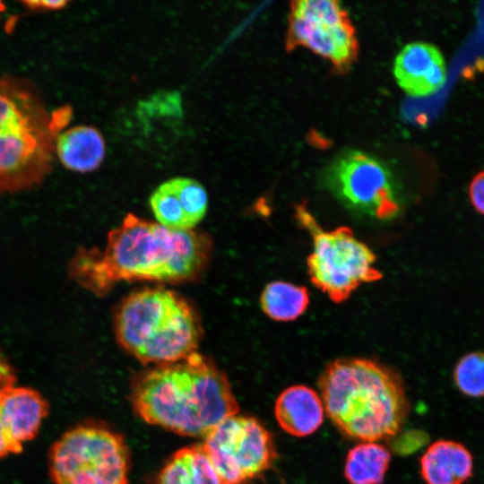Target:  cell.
<instances>
[{"label":"cell","mask_w":484,"mask_h":484,"mask_svg":"<svg viewBox=\"0 0 484 484\" xmlns=\"http://www.w3.org/2000/svg\"><path fill=\"white\" fill-rule=\"evenodd\" d=\"M209 237L192 229H170L127 214L112 229L103 251L82 250L73 257V280L102 296L123 281L181 282L194 280L207 265Z\"/></svg>","instance_id":"obj_1"},{"label":"cell","mask_w":484,"mask_h":484,"mask_svg":"<svg viewBox=\"0 0 484 484\" xmlns=\"http://www.w3.org/2000/svg\"><path fill=\"white\" fill-rule=\"evenodd\" d=\"M130 398L147 423L189 436H205L239 409L226 374L197 352L141 374Z\"/></svg>","instance_id":"obj_2"},{"label":"cell","mask_w":484,"mask_h":484,"mask_svg":"<svg viewBox=\"0 0 484 484\" xmlns=\"http://www.w3.org/2000/svg\"><path fill=\"white\" fill-rule=\"evenodd\" d=\"M324 411L345 436L377 442L396 435L409 412L400 375L364 358L331 361L318 379Z\"/></svg>","instance_id":"obj_3"},{"label":"cell","mask_w":484,"mask_h":484,"mask_svg":"<svg viewBox=\"0 0 484 484\" xmlns=\"http://www.w3.org/2000/svg\"><path fill=\"white\" fill-rule=\"evenodd\" d=\"M57 130L53 114L29 86L0 78V192L24 190L45 178Z\"/></svg>","instance_id":"obj_4"},{"label":"cell","mask_w":484,"mask_h":484,"mask_svg":"<svg viewBox=\"0 0 484 484\" xmlns=\"http://www.w3.org/2000/svg\"><path fill=\"white\" fill-rule=\"evenodd\" d=\"M115 333L141 362L164 365L196 352L201 327L181 296L155 288L133 292L122 301L115 315Z\"/></svg>","instance_id":"obj_5"},{"label":"cell","mask_w":484,"mask_h":484,"mask_svg":"<svg viewBox=\"0 0 484 484\" xmlns=\"http://www.w3.org/2000/svg\"><path fill=\"white\" fill-rule=\"evenodd\" d=\"M48 466L55 484H127L129 450L120 434L100 423L86 422L52 445Z\"/></svg>","instance_id":"obj_6"},{"label":"cell","mask_w":484,"mask_h":484,"mask_svg":"<svg viewBox=\"0 0 484 484\" xmlns=\"http://www.w3.org/2000/svg\"><path fill=\"white\" fill-rule=\"evenodd\" d=\"M296 217L313 238V250L307 259L310 281L332 301L343 302L360 285L382 279L376 255L350 228L324 231L302 206L297 208Z\"/></svg>","instance_id":"obj_7"},{"label":"cell","mask_w":484,"mask_h":484,"mask_svg":"<svg viewBox=\"0 0 484 484\" xmlns=\"http://www.w3.org/2000/svg\"><path fill=\"white\" fill-rule=\"evenodd\" d=\"M202 445L222 484H246L268 470L277 457L270 432L249 416L235 414L223 419Z\"/></svg>","instance_id":"obj_8"},{"label":"cell","mask_w":484,"mask_h":484,"mask_svg":"<svg viewBox=\"0 0 484 484\" xmlns=\"http://www.w3.org/2000/svg\"><path fill=\"white\" fill-rule=\"evenodd\" d=\"M325 183L345 205L378 220H389L400 211L393 173L380 160L359 151H348L332 161Z\"/></svg>","instance_id":"obj_9"},{"label":"cell","mask_w":484,"mask_h":484,"mask_svg":"<svg viewBox=\"0 0 484 484\" xmlns=\"http://www.w3.org/2000/svg\"><path fill=\"white\" fill-rule=\"evenodd\" d=\"M286 46L308 48L345 72L358 56L355 30L346 10L334 0H299L291 3Z\"/></svg>","instance_id":"obj_10"},{"label":"cell","mask_w":484,"mask_h":484,"mask_svg":"<svg viewBox=\"0 0 484 484\" xmlns=\"http://www.w3.org/2000/svg\"><path fill=\"white\" fill-rule=\"evenodd\" d=\"M393 73L400 87L413 97L433 94L446 81L443 55L436 46L425 42L406 45L395 58Z\"/></svg>","instance_id":"obj_11"},{"label":"cell","mask_w":484,"mask_h":484,"mask_svg":"<svg viewBox=\"0 0 484 484\" xmlns=\"http://www.w3.org/2000/svg\"><path fill=\"white\" fill-rule=\"evenodd\" d=\"M48 412L47 401L33 389L13 386L0 394V420L21 446L35 437Z\"/></svg>","instance_id":"obj_12"},{"label":"cell","mask_w":484,"mask_h":484,"mask_svg":"<svg viewBox=\"0 0 484 484\" xmlns=\"http://www.w3.org/2000/svg\"><path fill=\"white\" fill-rule=\"evenodd\" d=\"M274 415L288 434L303 437L322 425L324 408L321 397L306 385H293L282 391L274 404Z\"/></svg>","instance_id":"obj_13"},{"label":"cell","mask_w":484,"mask_h":484,"mask_svg":"<svg viewBox=\"0 0 484 484\" xmlns=\"http://www.w3.org/2000/svg\"><path fill=\"white\" fill-rule=\"evenodd\" d=\"M419 465L426 484H463L473 470L469 450L452 440L432 443L421 456Z\"/></svg>","instance_id":"obj_14"},{"label":"cell","mask_w":484,"mask_h":484,"mask_svg":"<svg viewBox=\"0 0 484 484\" xmlns=\"http://www.w3.org/2000/svg\"><path fill=\"white\" fill-rule=\"evenodd\" d=\"M55 150L66 169L85 173L99 167L106 147L101 134L96 128L77 125L57 134Z\"/></svg>","instance_id":"obj_15"},{"label":"cell","mask_w":484,"mask_h":484,"mask_svg":"<svg viewBox=\"0 0 484 484\" xmlns=\"http://www.w3.org/2000/svg\"><path fill=\"white\" fill-rule=\"evenodd\" d=\"M152 484H222L203 445L177 451Z\"/></svg>","instance_id":"obj_16"},{"label":"cell","mask_w":484,"mask_h":484,"mask_svg":"<svg viewBox=\"0 0 484 484\" xmlns=\"http://www.w3.org/2000/svg\"><path fill=\"white\" fill-rule=\"evenodd\" d=\"M391 461L389 450L376 442H361L345 460L344 476L350 484H381Z\"/></svg>","instance_id":"obj_17"},{"label":"cell","mask_w":484,"mask_h":484,"mask_svg":"<svg viewBox=\"0 0 484 484\" xmlns=\"http://www.w3.org/2000/svg\"><path fill=\"white\" fill-rule=\"evenodd\" d=\"M260 303L270 318L281 322L293 321L307 308L309 293L306 287L277 281L265 286Z\"/></svg>","instance_id":"obj_18"},{"label":"cell","mask_w":484,"mask_h":484,"mask_svg":"<svg viewBox=\"0 0 484 484\" xmlns=\"http://www.w3.org/2000/svg\"><path fill=\"white\" fill-rule=\"evenodd\" d=\"M150 204L160 225L170 229H191L172 178L152 193Z\"/></svg>","instance_id":"obj_19"},{"label":"cell","mask_w":484,"mask_h":484,"mask_svg":"<svg viewBox=\"0 0 484 484\" xmlns=\"http://www.w3.org/2000/svg\"><path fill=\"white\" fill-rule=\"evenodd\" d=\"M453 378L462 393L470 397L484 396V352H469L460 358Z\"/></svg>","instance_id":"obj_20"},{"label":"cell","mask_w":484,"mask_h":484,"mask_svg":"<svg viewBox=\"0 0 484 484\" xmlns=\"http://www.w3.org/2000/svg\"><path fill=\"white\" fill-rule=\"evenodd\" d=\"M191 229L205 215L208 207L207 193L198 181L187 177L172 178Z\"/></svg>","instance_id":"obj_21"},{"label":"cell","mask_w":484,"mask_h":484,"mask_svg":"<svg viewBox=\"0 0 484 484\" xmlns=\"http://www.w3.org/2000/svg\"><path fill=\"white\" fill-rule=\"evenodd\" d=\"M142 111L149 117H176L182 115L180 95L177 92H165L152 96L142 103Z\"/></svg>","instance_id":"obj_22"},{"label":"cell","mask_w":484,"mask_h":484,"mask_svg":"<svg viewBox=\"0 0 484 484\" xmlns=\"http://www.w3.org/2000/svg\"><path fill=\"white\" fill-rule=\"evenodd\" d=\"M469 197L474 209L484 215V170L478 173L471 181Z\"/></svg>","instance_id":"obj_23"},{"label":"cell","mask_w":484,"mask_h":484,"mask_svg":"<svg viewBox=\"0 0 484 484\" xmlns=\"http://www.w3.org/2000/svg\"><path fill=\"white\" fill-rule=\"evenodd\" d=\"M15 382L14 373L0 353V394L13 386Z\"/></svg>","instance_id":"obj_24"},{"label":"cell","mask_w":484,"mask_h":484,"mask_svg":"<svg viewBox=\"0 0 484 484\" xmlns=\"http://www.w3.org/2000/svg\"><path fill=\"white\" fill-rule=\"evenodd\" d=\"M22 446L14 443L8 436L0 420V457L22 451Z\"/></svg>","instance_id":"obj_25"},{"label":"cell","mask_w":484,"mask_h":484,"mask_svg":"<svg viewBox=\"0 0 484 484\" xmlns=\"http://www.w3.org/2000/svg\"><path fill=\"white\" fill-rule=\"evenodd\" d=\"M22 4L30 9L39 10H57L64 8L68 1L63 0H44V1H23Z\"/></svg>","instance_id":"obj_26"},{"label":"cell","mask_w":484,"mask_h":484,"mask_svg":"<svg viewBox=\"0 0 484 484\" xmlns=\"http://www.w3.org/2000/svg\"><path fill=\"white\" fill-rule=\"evenodd\" d=\"M4 10V4L0 1V14L2 13V12Z\"/></svg>","instance_id":"obj_27"}]
</instances>
